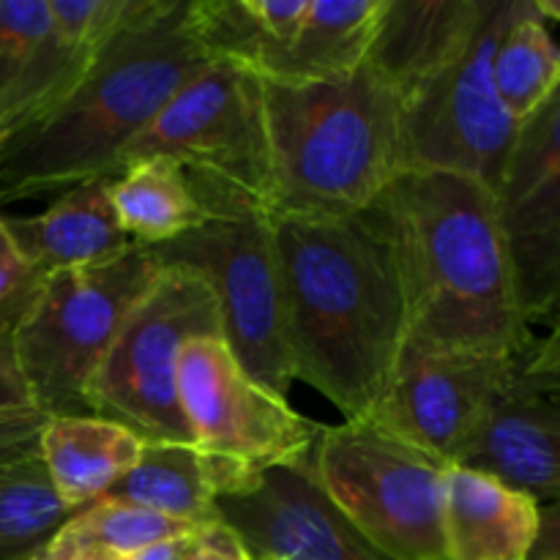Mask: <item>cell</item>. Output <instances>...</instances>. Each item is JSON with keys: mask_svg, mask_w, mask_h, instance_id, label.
<instances>
[{"mask_svg": "<svg viewBox=\"0 0 560 560\" xmlns=\"http://www.w3.org/2000/svg\"><path fill=\"white\" fill-rule=\"evenodd\" d=\"M492 85L517 124L539 113L560 88V44L534 0H517L492 55Z\"/></svg>", "mask_w": 560, "mask_h": 560, "instance_id": "cell-25", "label": "cell"}, {"mask_svg": "<svg viewBox=\"0 0 560 560\" xmlns=\"http://www.w3.org/2000/svg\"><path fill=\"white\" fill-rule=\"evenodd\" d=\"M255 560H394L372 547L317 490L310 457L266 470L217 501Z\"/></svg>", "mask_w": 560, "mask_h": 560, "instance_id": "cell-14", "label": "cell"}, {"mask_svg": "<svg viewBox=\"0 0 560 560\" xmlns=\"http://www.w3.org/2000/svg\"><path fill=\"white\" fill-rule=\"evenodd\" d=\"M452 465L498 476L539 503L552 501L560 495V402L509 388Z\"/></svg>", "mask_w": 560, "mask_h": 560, "instance_id": "cell-17", "label": "cell"}, {"mask_svg": "<svg viewBox=\"0 0 560 560\" xmlns=\"http://www.w3.org/2000/svg\"><path fill=\"white\" fill-rule=\"evenodd\" d=\"M109 195L124 233L148 249L208 222L189 175L173 159L148 156L126 164L118 178H113Z\"/></svg>", "mask_w": 560, "mask_h": 560, "instance_id": "cell-24", "label": "cell"}, {"mask_svg": "<svg viewBox=\"0 0 560 560\" xmlns=\"http://www.w3.org/2000/svg\"><path fill=\"white\" fill-rule=\"evenodd\" d=\"M260 85L271 217H350L408 173L402 102L370 63L337 80Z\"/></svg>", "mask_w": 560, "mask_h": 560, "instance_id": "cell-4", "label": "cell"}, {"mask_svg": "<svg viewBox=\"0 0 560 560\" xmlns=\"http://www.w3.org/2000/svg\"><path fill=\"white\" fill-rule=\"evenodd\" d=\"M178 397L191 446L211 463L219 498L266 470L310 457L323 424L257 383L222 337H197L180 353Z\"/></svg>", "mask_w": 560, "mask_h": 560, "instance_id": "cell-9", "label": "cell"}, {"mask_svg": "<svg viewBox=\"0 0 560 560\" xmlns=\"http://www.w3.org/2000/svg\"><path fill=\"white\" fill-rule=\"evenodd\" d=\"M536 498L485 470L446 465L443 550L446 560H528L539 534Z\"/></svg>", "mask_w": 560, "mask_h": 560, "instance_id": "cell-18", "label": "cell"}, {"mask_svg": "<svg viewBox=\"0 0 560 560\" xmlns=\"http://www.w3.org/2000/svg\"><path fill=\"white\" fill-rule=\"evenodd\" d=\"M528 560H560V495L539 506V534Z\"/></svg>", "mask_w": 560, "mask_h": 560, "instance_id": "cell-34", "label": "cell"}, {"mask_svg": "<svg viewBox=\"0 0 560 560\" xmlns=\"http://www.w3.org/2000/svg\"><path fill=\"white\" fill-rule=\"evenodd\" d=\"M208 63L186 0L115 38L58 109L0 148V206L118 178L126 148Z\"/></svg>", "mask_w": 560, "mask_h": 560, "instance_id": "cell-3", "label": "cell"}, {"mask_svg": "<svg viewBox=\"0 0 560 560\" xmlns=\"http://www.w3.org/2000/svg\"><path fill=\"white\" fill-rule=\"evenodd\" d=\"M159 266L186 268L206 279L222 317V339L257 383L288 399L295 383L284 337L282 277L271 213L211 217L180 238L151 246Z\"/></svg>", "mask_w": 560, "mask_h": 560, "instance_id": "cell-10", "label": "cell"}, {"mask_svg": "<svg viewBox=\"0 0 560 560\" xmlns=\"http://www.w3.org/2000/svg\"><path fill=\"white\" fill-rule=\"evenodd\" d=\"M96 60L55 31L49 0H0V148L58 109Z\"/></svg>", "mask_w": 560, "mask_h": 560, "instance_id": "cell-15", "label": "cell"}, {"mask_svg": "<svg viewBox=\"0 0 560 560\" xmlns=\"http://www.w3.org/2000/svg\"><path fill=\"white\" fill-rule=\"evenodd\" d=\"M47 416L36 408L0 410V468L38 457Z\"/></svg>", "mask_w": 560, "mask_h": 560, "instance_id": "cell-31", "label": "cell"}, {"mask_svg": "<svg viewBox=\"0 0 560 560\" xmlns=\"http://www.w3.org/2000/svg\"><path fill=\"white\" fill-rule=\"evenodd\" d=\"M197 530H200L197 525L102 498L77 512L58 530L55 541L63 545L74 560H98L131 556V552L164 545V541L195 536Z\"/></svg>", "mask_w": 560, "mask_h": 560, "instance_id": "cell-26", "label": "cell"}, {"mask_svg": "<svg viewBox=\"0 0 560 560\" xmlns=\"http://www.w3.org/2000/svg\"><path fill=\"white\" fill-rule=\"evenodd\" d=\"M74 512L55 495L42 459L0 468V560H27L58 536Z\"/></svg>", "mask_w": 560, "mask_h": 560, "instance_id": "cell-27", "label": "cell"}, {"mask_svg": "<svg viewBox=\"0 0 560 560\" xmlns=\"http://www.w3.org/2000/svg\"><path fill=\"white\" fill-rule=\"evenodd\" d=\"M534 3L547 22H560V0H534Z\"/></svg>", "mask_w": 560, "mask_h": 560, "instance_id": "cell-37", "label": "cell"}, {"mask_svg": "<svg viewBox=\"0 0 560 560\" xmlns=\"http://www.w3.org/2000/svg\"><path fill=\"white\" fill-rule=\"evenodd\" d=\"M33 408L25 381L20 375L14 355V342L9 331H0V410Z\"/></svg>", "mask_w": 560, "mask_h": 560, "instance_id": "cell-33", "label": "cell"}, {"mask_svg": "<svg viewBox=\"0 0 560 560\" xmlns=\"http://www.w3.org/2000/svg\"><path fill=\"white\" fill-rule=\"evenodd\" d=\"M490 0H388L366 63L408 102L468 49Z\"/></svg>", "mask_w": 560, "mask_h": 560, "instance_id": "cell-16", "label": "cell"}, {"mask_svg": "<svg viewBox=\"0 0 560 560\" xmlns=\"http://www.w3.org/2000/svg\"><path fill=\"white\" fill-rule=\"evenodd\" d=\"M195 536H186V539H175V541H164V545L148 547V550L131 552V556H124V558H98V560H184Z\"/></svg>", "mask_w": 560, "mask_h": 560, "instance_id": "cell-35", "label": "cell"}, {"mask_svg": "<svg viewBox=\"0 0 560 560\" xmlns=\"http://www.w3.org/2000/svg\"><path fill=\"white\" fill-rule=\"evenodd\" d=\"M142 441L115 421L98 416L47 419L38 441V459L55 495L69 512L102 501L140 459Z\"/></svg>", "mask_w": 560, "mask_h": 560, "instance_id": "cell-20", "label": "cell"}, {"mask_svg": "<svg viewBox=\"0 0 560 560\" xmlns=\"http://www.w3.org/2000/svg\"><path fill=\"white\" fill-rule=\"evenodd\" d=\"M310 470L326 501L394 560H446V463L361 419L323 424Z\"/></svg>", "mask_w": 560, "mask_h": 560, "instance_id": "cell-7", "label": "cell"}, {"mask_svg": "<svg viewBox=\"0 0 560 560\" xmlns=\"http://www.w3.org/2000/svg\"><path fill=\"white\" fill-rule=\"evenodd\" d=\"M512 392L560 402V312L550 317V331L534 339L514 366Z\"/></svg>", "mask_w": 560, "mask_h": 560, "instance_id": "cell-30", "label": "cell"}, {"mask_svg": "<svg viewBox=\"0 0 560 560\" xmlns=\"http://www.w3.org/2000/svg\"><path fill=\"white\" fill-rule=\"evenodd\" d=\"M184 560H255L241 536L230 528L224 520L206 525L191 539L189 552Z\"/></svg>", "mask_w": 560, "mask_h": 560, "instance_id": "cell-32", "label": "cell"}, {"mask_svg": "<svg viewBox=\"0 0 560 560\" xmlns=\"http://www.w3.org/2000/svg\"><path fill=\"white\" fill-rule=\"evenodd\" d=\"M173 0H49L55 31L80 52L98 58L115 38L162 14Z\"/></svg>", "mask_w": 560, "mask_h": 560, "instance_id": "cell-28", "label": "cell"}, {"mask_svg": "<svg viewBox=\"0 0 560 560\" xmlns=\"http://www.w3.org/2000/svg\"><path fill=\"white\" fill-rule=\"evenodd\" d=\"M295 381L364 419L408 345L402 273L377 200L350 217H271Z\"/></svg>", "mask_w": 560, "mask_h": 560, "instance_id": "cell-1", "label": "cell"}, {"mask_svg": "<svg viewBox=\"0 0 560 560\" xmlns=\"http://www.w3.org/2000/svg\"><path fill=\"white\" fill-rule=\"evenodd\" d=\"M556 312H560V304H558V310ZM556 312H552V315H556Z\"/></svg>", "mask_w": 560, "mask_h": 560, "instance_id": "cell-38", "label": "cell"}, {"mask_svg": "<svg viewBox=\"0 0 560 560\" xmlns=\"http://www.w3.org/2000/svg\"><path fill=\"white\" fill-rule=\"evenodd\" d=\"M514 9L517 0H490L468 49L402 104L408 170L457 173L498 189L520 124L492 85V55Z\"/></svg>", "mask_w": 560, "mask_h": 560, "instance_id": "cell-11", "label": "cell"}, {"mask_svg": "<svg viewBox=\"0 0 560 560\" xmlns=\"http://www.w3.org/2000/svg\"><path fill=\"white\" fill-rule=\"evenodd\" d=\"M197 337H222L217 295L197 273L159 266L88 388L91 416L126 427L142 443H191L178 366Z\"/></svg>", "mask_w": 560, "mask_h": 560, "instance_id": "cell-8", "label": "cell"}, {"mask_svg": "<svg viewBox=\"0 0 560 560\" xmlns=\"http://www.w3.org/2000/svg\"><path fill=\"white\" fill-rule=\"evenodd\" d=\"M109 191L113 178L85 180L60 191L42 213L5 217V222L20 249L44 277L93 266L135 246L115 217Z\"/></svg>", "mask_w": 560, "mask_h": 560, "instance_id": "cell-19", "label": "cell"}, {"mask_svg": "<svg viewBox=\"0 0 560 560\" xmlns=\"http://www.w3.org/2000/svg\"><path fill=\"white\" fill-rule=\"evenodd\" d=\"M388 0H310L282 58L260 80L320 82L359 71L381 31Z\"/></svg>", "mask_w": 560, "mask_h": 560, "instance_id": "cell-21", "label": "cell"}, {"mask_svg": "<svg viewBox=\"0 0 560 560\" xmlns=\"http://www.w3.org/2000/svg\"><path fill=\"white\" fill-rule=\"evenodd\" d=\"M402 273L405 348L520 359L530 348L495 191L441 170H408L377 200Z\"/></svg>", "mask_w": 560, "mask_h": 560, "instance_id": "cell-2", "label": "cell"}, {"mask_svg": "<svg viewBox=\"0 0 560 560\" xmlns=\"http://www.w3.org/2000/svg\"><path fill=\"white\" fill-rule=\"evenodd\" d=\"M495 202L525 320H550L560 304V88L520 124Z\"/></svg>", "mask_w": 560, "mask_h": 560, "instance_id": "cell-13", "label": "cell"}, {"mask_svg": "<svg viewBox=\"0 0 560 560\" xmlns=\"http://www.w3.org/2000/svg\"><path fill=\"white\" fill-rule=\"evenodd\" d=\"M310 0H186V25L211 60L266 77L293 42Z\"/></svg>", "mask_w": 560, "mask_h": 560, "instance_id": "cell-22", "label": "cell"}, {"mask_svg": "<svg viewBox=\"0 0 560 560\" xmlns=\"http://www.w3.org/2000/svg\"><path fill=\"white\" fill-rule=\"evenodd\" d=\"M42 282L44 273L27 260L0 213V331H14Z\"/></svg>", "mask_w": 560, "mask_h": 560, "instance_id": "cell-29", "label": "cell"}, {"mask_svg": "<svg viewBox=\"0 0 560 560\" xmlns=\"http://www.w3.org/2000/svg\"><path fill=\"white\" fill-rule=\"evenodd\" d=\"M148 156L173 159L186 170L208 219L271 213L273 180L260 77L211 60L126 148L120 170Z\"/></svg>", "mask_w": 560, "mask_h": 560, "instance_id": "cell-6", "label": "cell"}, {"mask_svg": "<svg viewBox=\"0 0 560 560\" xmlns=\"http://www.w3.org/2000/svg\"><path fill=\"white\" fill-rule=\"evenodd\" d=\"M517 361L405 348L381 399L361 421L452 465L509 394Z\"/></svg>", "mask_w": 560, "mask_h": 560, "instance_id": "cell-12", "label": "cell"}, {"mask_svg": "<svg viewBox=\"0 0 560 560\" xmlns=\"http://www.w3.org/2000/svg\"><path fill=\"white\" fill-rule=\"evenodd\" d=\"M104 498L131 503L197 528L222 520L217 506V476L211 463L191 443H142L135 468Z\"/></svg>", "mask_w": 560, "mask_h": 560, "instance_id": "cell-23", "label": "cell"}, {"mask_svg": "<svg viewBox=\"0 0 560 560\" xmlns=\"http://www.w3.org/2000/svg\"><path fill=\"white\" fill-rule=\"evenodd\" d=\"M156 273L151 249L135 244L109 260L44 277L11 331L33 408L47 419L91 416L88 388Z\"/></svg>", "mask_w": 560, "mask_h": 560, "instance_id": "cell-5", "label": "cell"}, {"mask_svg": "<svg viewBox=\"0 0 560 560\" xmlns=\"http://www.w3.org/2000/svg\"><path fill=\"white\" fill-rule=\"evenodd\" d=\"M27 560H74V556H71L63 545H58V541L52 539L42 552H36V556L27 558Z\"/></svg>", "mask_w": 560, "mask_h": 560, "instance_id": "cell-36", "label": "cell"}]
</instances>
